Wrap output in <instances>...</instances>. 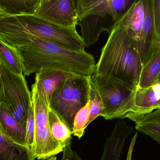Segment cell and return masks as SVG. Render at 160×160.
I'll list each match as a JSON object with an SVG mask.
<instances>
[{"mask_svg": "<svg viewBox=\"0 0 160 160\" xmlns=\"http://www.w3.org/2000/svg\"><path fill=\"white\" fill-rule=\"evenodd\" d=\"M0 39L17 48L24 76L47 69H57L91 76L95 72L94 56L84 50L69 49L26 33L0 29Z\"/></svg>", "mask_w": 160, "mask_h": 160, "instance_id": "6da1fadb", "label": "cell"}, {"mask_svg": "<svg viewBox=\"0 0 160 160\" xmlns=\"http://www.w3.org/2000/svg\"><path fill=\"white\" fill-rule=\"evenodd\" d=\"M143 68L137 43L116 22L102 49L94 74L117 80L134 89Z\"/></svg>", "mask_w": 160, "mask_h": 160, "instance_id": "7a4b0ae2", "label": "cell"}, {"mask_svg": "<svg viewBox=\"0 0 160 160\" xmlns=\"http://www.w3.org/2000/svg\"><path fill=\"white\" fill-rule=\"evenodd\" d=\"M0 29L26 33L72 50H84L85 48L77 26H62L32 12L9 13L1 17Z\"/></svg>", "mask_w": 160, "mask_h": 160, "instance_id": "3957f363", "label": "cell"}, {"mask_svg": "<svg viewBox=\"0 0 160 160\" xmlns=\"http://www.w3.org/2000/svg\"><path fill=\"white\" fill-rule=\"evenodd\" d=\"M89 77L71 73L51 98L50 109L66 123L72 132L75 115L88 100Z\"/></svg>", "mask_w": 160, "mask_h": 160, "instance_id": "277c9868", "label": "cell"}, {"mask_svg": "<svg viewBox=\"0 0 160 160\" xmlns=\"http://www.w3.org/2000/svg\"><path fill=\"white\" fill-rule=\"evenodd\" d=\"M0 72L2 80L0 102L11 112L20 125L26 128L32 101L31 92L24 75L12 73L1 61Z\"/></svg>", "mask_w": 160, "mask_h": 160, "instance_id": "5b68a950", "label": "cell"}, {"mask_svg": "<svg viewBox=\"0 0 160 160\" xmlns=\"http://www.w3.org/2000/svg\"><path fill=\"white\" fill-rule=\"evenodd\" d=\"M90 80L104 107L101 116L106 120L126 118L134 89L117 80L94 74L90 76Z\"/></svg>", "mask_w": 160, "mask_h": 160, "instance_id": "8992f818", "label": "cell"}, {"mask_svg": "<svg viewBox=\"0 0 160 160\" xmlns=\"http://www.w3.org/2000/svg\"><path fill=\"white\" fill-rule=\"evenodd\" d=\"M31 92L35 121L33 154L35 159H46L63 152L66 146L52 138L49 124V108L38 92L34 84Z\"/></svg>", "mask_w": 160, "mask_h": 160, "instance_id": "52a82bcc", "label": "cell"}, {"mask_svg": "<svg viewBox=\"0 0 160 160\" xmlns=\"http://www.w3.org/2000/svg\"><path fill=\"white\" fill-rule=\"evenodd\" d=\"M115 22L110 12L108 2L79 18L78 25L81 27V36L85 47L96 43L102 32H107L110 34Z\"/></svg>", "mask_w": 160, "mask_h": 160, "instance_id": "ba28073f", "label": "cell"}, {"mask_svg": "<svg viewBox=\"0 0 160 160\" xmlns=\"http://www.w3.org/2000/svg\"><path fill=\"white\" fill-rule=\"evenodd\" d=\"M32 13L53 23L66 26H77L78 22L75 0H50L38 3Z\"/></svg>", "mask_w": 160, "mask_h": 160, "instance_id": "9c48e42d", "label": "cell"}, {"mask_svg": "<svg viewBox=\"0 0 160 160\" xmlns=\"http://www.w3.org/2000/svg\"><path fill=\"white\" fill-rule=\"evenodd\" d=\"M160 109V82L148 87L137 86L132 98L129 112L126 118L137 122L146 115Z\"/></svg>", "mask_w": 160, "mask_h": 160, "instance_id": "30bf717a", "label": "cell"}, {"mask_svg": "<svg viewBox=\"0 0 160 160\" xmlns=\"http://www.w3.org/2000/svg\"><path fill=\"white\" fill-rule=\"evenodd\" d=\"M143 2L144 18L138 48L144 67L160 42L158 39L156 32L155 0H143Z\"/></svg>", "mask_w": 160, "mask_h": 160, "instance_id": "8fae6325", "label": "cell"}, {"mask_svg": "<svg viewBox=\"0 0 160 160\" xmlns=\"http://www.w3.org/2000/svg\"><path fill=\"white\" fill-rule=\"evenodd\" d=\"M71 73L57 69H47L36 73L34 85L49 108L53 92L63 84Z\"/></svg>", "mask_w": 160, "mask_h": 160, "instance_id": "7c38bea8", "label": "cell"}, {"mask_svg": "<svg viewBox=\"0 0 160 160\" xmlns=\"http://www.w3.org/2000/svg\"><path fill=\"white\" fill-rule=\"evenodd\" d=\"M133 130L124 121H117L112 133L106 139L100 160H120L126 139Z\"/></svg>", "mask_w": 160, "mask_h": 160, "instance_id": "4fadbf2b", "label": "cell"}, {"mask_svg": "<svg viewBox=\"0 0 160 160\" xmlns=\"http://www.w3.org/2000/svg\"><path fill=\"white\" fill-rule=\"evenodd\" d=\"M144 18L143 0H134L127 11L118 21L136 42L138 48L141 40Z\"/></svg>", "mask_w": 160, "mask_h": 160, "instance_id": "5bb4252c", "label": "cell"}, {"mask_svg": "<svg viewBox=\"0 0 160 160\" xmlns=\"http://www.w3.org/2000/svg\"><path fill=\"white\" fill-rule=\"evenodd\" d=\"M0 129L12 142L26 147V128L20 125L10 112L0 102Z\"/></svg>", "mask_w": 160, "mask_h": 160, "instance_id": "9a60e30c", "label": "cell"}, {"mask_svg": "<svg viewBox=\"0 0 160 160\" xmlns=\"http://www.w3.org/2000/svg\"><path fill=\"white\" fill-rule=\"evenodd\" d=\"M27 147L18 144L6 137L0 129V160H35Z\"/></svg>", "mask_w": 160, "mask_h": 160, "instance_id": "2e32d148", "label": "cell"}, {"mask_svg": "<svg viewBox=\"0 0 160 160\" xmlns=\"http://www.w3.org/2000/svg\"><path fill=\"white\" fill-rule=\"evenodd\" d=\"M160 78V42L148 62L144 66L138 86H150L159 82Z\"/></svg>", "mask_w": 160, "mask_h": 160, "instance_id": "e0dca14e", "label": "cell"}, {"mask_svg": "<svg viewBox=\"0 0 160 160\" xmlns=\"http://www.w3.org/2000/svg\"><path fill=\"white\" fill-rule=\"evenodd\" d=\"M48 120L51 133L52 138L66 146L71 144L72 131L59 116L49 108Z\"/></svg>", "mask_w": 160, "mask_h": 160, "instance_id": "ac0fdd59", "label": "cell"}, {"mask_svg": "<svg viewBox=\"0 0 160 160\" xmlns=\"http://www.w3.org/2000/svg\"><path fill=\"white\" fill-rule=\"evenodd\" d=\"M0 61L12 73L23 75V64L16 48L0 39Z\"/></svg>", "mask_w": 160, "mask_h": 160, "instance_id": "d6986e66", "label": "cell"}, {"mask_svg": "<svg viewBox=\"0 0 160 160\" xmlns=\"http://www.w3.org/2000/svg\"><path fill=\"white\" fill-rule=\"evenodd\" d=\"M135 129L160 145V109L146 115L135 123Z\"/></svg>", "mask_w": 160, "mask_h": 160, "instance_id": "ffe728a7", "label": "cell"}, {"mask_svg": "<svg viewBox=\"0 0 160 160\" xmlns=\"http://www.w3.org/2000/svg\"><path fill=\"white\" fill-rule=\"evenodd\" d=\"M38 0H0V4L8 13L19 14L31 12Z\"/></svg>", "mask_w": 160, "mask_h": 160, "instance_id": "44dd1931", "label": "cell"}, {"mask_svg": "<svg viewBox=\"0 0 160 160\" xmlns=\"http://www.w3.org/2000/svg\"><path fill=\"white\" fill-rule=\"evenodd\" d=\"M90 110L89 102L82 107L77 113L73 123V135L78 139L82 138L85 133V130L89 125Z\"/></svg>", "mask_w": 160, "mask_h": 160, "instance_id": "7402d4cb", "label": "cell"}, {"mask_svg": "<svg viewBox=\"0 0 160 160\" xmlns=\"http://www.w3.org/2000/svg\"><path fill=\"white\" fill-rule=\"evenodd\" d=\"M88 102L90 110L89 124L98 117L101 116L104 110L99 94L90 81V76L88 83Z\"/></svg>", "mask_w": 160, "mask_h": 160, "instance_id": "603a6c76", "label": "cell"}, {"mask_svg": "<svg viewBox=\"0 0 160 160\" xmlns=\"http://www.w3.org/2000/svg\"><path fill=\"white\" fill-rule=\"evenodd\" d=\"M75 2L78 19L81 17L108 2L106 0H75Z\"/></svg>", "mask_w": 160, "mask_h": 160, "instance_id": "cb8c5ba5", "label": "cell"}, {"mask_svg": "<svg viewBox=\"0 0 160 160\" xmlns=\"http://www.w3.org/2000/svg\"><path fill=\"white\" fill-rule=\"evenodd\" d=\"M134 0H112L109 3V9L115 22L125 13Z\"/></svg>", "mask_w": 160, "mask_h": 160, "instance_id": "d4e9b609", "label": "cell"}, {"mask_svg": "<svg viewBox=\"0 0 160 160\" xmlns=\"http://www.w3.org/2000/svg\"><path fill=\"white\" fill-rule=\"evenodd\" d=\"M34 113L32 103V102L29 109L28 117H27L26 130V143L27 148L31 150L32 153L34 143Z\"/></svg>", "mask_w": 160, "mask_h": 160, "instance_id": "484cf974", "label": "cell"}, {"mask_svg": "<svg viewBox=\"0 0 160 160\" xmlns=\"http://www.w3.org/2000/svg\"><path fill=\"white\" fill-rule=\"evenodd\" d=\"M62 152V160H82L78 154L72 150L70 144L67 145Z\"/></svg>", "mask_w": 160, "mask_h": 160, "instance_id": "4316f807", "label": "cell"}, {"mask_svg": "<svg viewBox=\"0 0 160 160\" xmlns=\"http://www.w3.org/2000/svg\"><path fill=\"white\" fill-rule=\"evenodd\" d=\"M155 10L156 32L160 42V0H155Z\"/></svg>", "mask_w": 160, "mask_h": 160, "instance_id": "83f0119b", "label": "cell"}, {"mask_svg": "<svg viewBox=\"0 0 160 160\" xmlns=\"http://www.w3.org/2000/svg\"><path fill=\"white\" fill-rule=\"evenodd\" d=\"M138 133L136 132L132 137L131 142L130 144L129 148L128 151V156H127V160H132V152H133V148H134V145H135V142H136V139H137Z\"/></svg>", "mask_w": 160, "mask_h": 160, "instance_id": "f1b7e54d", "label": "cell"}, {"mask_svg": "<svg viewBox=\"0 0 160 160\" xmlns=\"http://www.w3.org/2000/svg\"><path fill=\"white\" fill-rule=\"evenodd\" d=\"M8 14H9V13H8V12L0 4V18L3 17V16H6Z\"/></svg>", "mask_w": 160, "mask_h": 160, "instance_id": "f546056e", "label": "cell"}, {"mask_svg": "<svg viewBox=\"0 0 160 160\" xmlns=\"http://www.w3.org/2000/svg\"><path fill=\"white\" fill-rule=\"evenodd\" d=\"M42 160H57V158L55 157V156H51V157H49L48 158L46 159Z\"/></svg>", "mask_w": 160, "mask_h": 160, "instance_id": "4dcf8cb0", "label": "cell"}, {"mask_svg": "<svg viewBox=\"0 0 160 160\" xmlns=\"http://www.w3.org/2000/svg\"><path fill=\"white\" fill-rule=\"evenodd\" d=\"M50 1V0H38L37 4L38 3H41L45 2H48V1Z\"/></svg>", "mask_w": 160, "mask_h": 160, "instance_id": "1f68e13d", "label": "cell"}, {"mask_svg": "<svg viewBox=\"0 0 160 160\" xmlns=\"http://www.w3.org/2000/svg\"><path fill=\"white\" fill-rule=\"evenodd\" d=\"M1 88H2V80H1V72H0V93H1Z\"/></svg>", "mask_w": 160, "mask_h": 160, "instance_id": "d6a6232c", "label": "cell"}, {"mask_svg": "<svg viewBox=\"0 0 160 160\" xmlns=\"http://www.w3.org/2000/svg\"><path fill=\"white\" fill-rule=\"evenodd\" d=\"M106 1H107V2H108V3H110V2H112V0H106Z\"/></svg>", "mask_w": 160, "mask_h": 160, "instance_id": "836d02e7", "label": "cell"}, {"mask_svg": "<svg viewBox=\"0 0 160 160\" xmlns=\"http://www.w3.org/2000/svg\"><path fill=\"white\" fill-rule=\"evenodd\" d=\"M159 81H160V79H159Z\"/></svg>", "mask_w": 160, "mask_h": 160, "instance_id": "e575fe53", "label": "cell"}, {"mask_svg": "<svg viewBox=\"0 0 160 160\" xmlns=\"http://www.w3.org/2000/svg\"></svg>", "mask_w": 160, "mask_h": 160, "instance_id": "d590c367", "label": "cell"}]
</instances>
